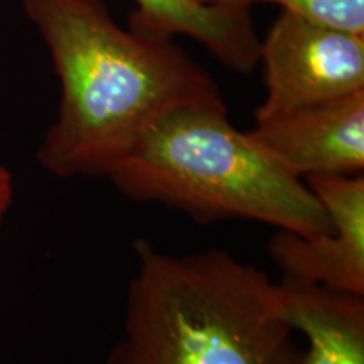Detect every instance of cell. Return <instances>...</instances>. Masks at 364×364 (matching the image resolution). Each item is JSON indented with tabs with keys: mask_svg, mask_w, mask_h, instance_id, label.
Instances as JSON below:
<instances>
[{
	"mask_svg": "<svg viewBox=\"0 0 364 364\" xmlns=\"http://www.w3.org/2000/svg\"><path fill=\"white\" fill-rule=\"evenodd\" d=\"M51 54L58 117L38 149L49 174L108 179L182 108L226 107L220 86L174 39L117 24L105 0H21Z\"/></svg>",
	"mask_w": 364,
	"mask_h": 364,
	"instance_id": "cell-1",
	"label": "cell"
},
{
	"mask_svg": "<svg viewBox=\"0 0 364 364\" xmlns=\"http://www.w3.org/2000/svg\"><path fill=\"white\" fill-rule=\"evenodd\" d=\"M122 331L105 364H304L260 268L220 248L174 255L134 243Z\"/></svg>",
	"mask_w": 364,
	"mask_h": 364,
	"instance_id": "cell-2",
	"label": "cell"
},
{
	"mask_svg": "<svg viewBox=\"0 0 364 364\" xmlns=\"http://www.w3.org/2000/svg\"><path fill=\"white\" fill-rule=\"evenodd\" d=\"M125 198L196 223L243 220L306 236L332 226L306 181L287 171L226 107L182 108L154 127L108 177Z\"/></svg>",
	"mask_w": 364,
	"mask_h": 364,
	"instance_id": "cell-3",
	"label": "cell"
},
{
	"mask_svg": "<svg viewBox=\"0 0 364 364\" xmlns=\"http://www.w3.org/2000/svg\"><path fill=\"white\" fill-rule=\"evenodd\" d=\"M267 97L255 120L287 115L364 90V34L282 12L260 41Z\"/></svg>",
	"mask_w": 364,
	"mask_h": 364,
	"instance_id": "cell-4",
	"label": "cell"
},
{
	"mask_svg": "<svg viewBox=\"0 0 364 364\" xmlns=\"http://www.w3.org/2000/svg\"><path fill=\"white\" fill-rule=\"evenodd\" d=\"M304 181L332 226L311 238L277 230L268 241V255L287 279L364 297V176Z\"/></svg>",
	"mask_w": 364,
	"mask_h": 364,
	"instance_id": "cell-5",
	"label": "cell"
},
{
	"mask_svg": "<svg viewBox=\"0 0 364 364\" xmlns=\"http://www.w3.org/2000/svg\"><path fill=\"white\" fill-rule=\"evenodd\" d=\"M250 134L300 179L359 176L364 171V90L257 122Z\"/></svg>",
	"mask_w": 364,
	"mask_h": 364,
	"instance_id": "cell-6",
	"label": "cell"
},
{
	"mask_svg": "<svg viewBox=\"0 0 364 364\" xmlns=\"http://www.w3.org/2000/svg\"><path fill=\"white\" fill-rule=\"evenodd\" d=\"M132 29L164 39L188 36L228 70L250 75L258 66L260 38L252 9L204 6L196 0H134Z\"/></svg>",
	"mask_w": 364,
	"mask_h": 364,
	"instance_id": "cell-7",
	"label": "cell"
},
{
	"mask_svg": "<svg viewBox=\"0 0 364 364\" xmlns=\"http://www.w3.org/2000/svg\"><path fill=\"white\" fill-rule=\"evenodd\" d=\"M282 314L307 341L304 364H364V297L282 277Z\"/></svg>",
	"mask_w": 364,
	"mask_h": 364,
	"instance_id": "cell-8",
	"label": "cell"
},
{
	"mask_svg": "<svg viewBox=\"0 0 364 364\" xmlns=\"http://www.w3.org/2000/svg\"><path fill=\"white\" fill-rule=\"evenodd\" d=\"M204 6L252 9L257 4L280 6L285 12L354 34H364V0H196Z\"/></svg>",
	"mask_w": 364,
	"mask_h": 364,
	"instance_id": "cell-9",
	"label": "cell"
},
{
	"mask_svg": "<svg viewBox=\"0 0 364 364\" xmlns=\"http://www.w3.org/2000/svg\"><path fill=\"white\" fill-rule=\"evenodd\" d=\"M14 199V177L6 166L0 164V228Z\"/></svg>",
	"mask_w": 364,
	"mask_h": 364,
	"instance_id": "cell-10",
	"label": "cell"
}]
</instances>
